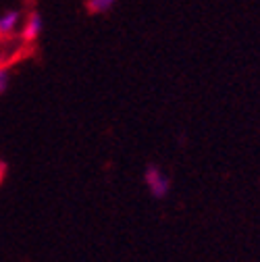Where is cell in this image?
I'll return each mask as SVG.
<instances>
[{"mask_svg": "<svg viewBox=\"0 0 260 262\" xmlns=\"http://www.w3.org/2000/svg\"><path fill=\"white\" fill-rule=\"evenodd\" d=\"M117 5V0H88V9L92 13H109Z\"/></svg>", "mask_w": 260, "mask_h": 262, "instance_id": "277c9868", "label": "cell"}, {"mask_svg": "<svg viewBox=\"0 0 260 262\" xmlns=\"http://www.w3.org/2000/svg\"><path fill=\"white\" fill-rule=\"evenodd\" d=\"M144 185H146L148 193L156 200L167 198L171 191V179L158 165H148L144 169Z\"/></svg>", "mask_w": 260, "mask_h": 262, "instance_id": "6da1fadb", "label": "cell"}, {"mask_svg": "<svg viewBox=\"0 0 260 262\" xmlns=\"http://www.w3.org/2000/svg\"><path fill=\"white\" fill-rule=\"evenodd\" d=\"M42 29H44V19H42V15H40L38 11H31V13L27 15V21H25V27H23V38H25L27 42H34V40L40 38Z\"/></svg>", "mask_w": 260, "mask_h": 262, "instance_id": "7a4b0ae2", "label": "cell"}, {"mask_svg": "<svg viewBox=\"0 0 260 262\" xmlns=\"http://www.w3.org/2000/svg\"><path fill=\"white\" fill-rule=\"evenodd\" d=\"M21 23V13L17 9H11L0 15V36H11L19 29Z\"/></svg>", "mask_w": 260, "mask_h": 262, "instance_id": "3957f363", "label": "cell"}, {"mask_svg": "<svg viewBox=\"0 0 260 262\" xmlns=\"http://www.w3.org/2000/svg\"><path fill=\"white\" fill-rule=\"evenodd\" d=\"M9 81H11V75H9V71H7L5 67H0V94H3V92H7V88H9Z\"/></svg>", "mask_w": 260, "mask_h": 262, "instance_id": "5b68a950", "label": "cell"}]
</instances>
